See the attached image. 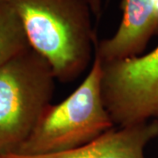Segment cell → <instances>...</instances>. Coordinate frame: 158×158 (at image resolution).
Listing matches in <instances>:
<instances>
[{
	"label": "cell",
	"instance_id": "ba28073f",
	"mask_svg": "<svg viewBox=\"0 0 158 158\" xmlns=\"http://www.w3.org/2000/svg\"><path fill=\"white\" fill-rule=\"evenodd\" d=\"M90 1L91 11L93 13V17L96 20H98L101 16L102 11V0H89Z\"/></svg>",
	"mask_w": 158,
	"mask_h": 158
},
{
	"label": "cell",
	"instance_id": "6da1fadb",
	"mask_svg": "<svg viewBox=\"0 0 158 158\" xmlns=\"http://www.w3.org/2000/svg\"><path fill=\"white\" fill-rule=\"evenodd\" d=\"M31 48L50 64L57 81L69 83L90 67L97 39L89 0H7Z\"/></svg>",
	"mask_w": 158,
	"mask_h": 158
},
{
	"label": "cell",
	"instance_id": "9c48e42d",
	"mask_svg": "<svg viewBox=\"0 0 158 158\" xmlns=\"http://www.w3.org/2000/svg\"><path fill=\"white\" fill-rule=\"evenodd\" d=\"M2 1H6V0H0V2H2Z\"/></svg>",
	"mask_w": 158,
	"mask_h": 158
},
{
	"label": "cell",
	"instance_id": "8992f818",
	"mask_svg": "<svg viewBox=\"0 0 158 158\" xmlns=\"http://www.w3.org/2000/svg\"><path fill=\"white\" fill-rule=\"evenodd\" d=\"M158 136V120L114 127L82 147L47 156L11 154L0 158H146L145 148Z\"/></svg>",
	"mask_w": 158,
	"mask_h": 158
},
{
	"label": "cell",
	"instance_id": "7a4b0ae2",
	"mask_svg": "<svg viewBox=\"0 0 158 158\" xmlns=\"http://www.w3.org/2000/svg\"><path fill=\"white\" fill-rule=\"evenodd\" d=\"M115 127L102 93V62L94 56L89 72L73 92L48 106L16 154L47 156L89 143Z\"/></svg>",
	"mask_w": 158,
	"mask_h": 158
},
{
	"label": "cell",
	"instance_id": "52a82bcc",
	"mask_svg": "<svg viewBox=\"0 0 158 158\" xmlns=\"http://www.w3.org/2000/svg\"><path fill=\"white\" fill-rule=\"evenodd\" d=\"M30 48L16 11L7 0L0 2V68Z\"/></svg>",
	"mask_w": 158,
	"mask_h": 158
},
{
	"label": "cell",
	"instance_id": "5b68a950",
	"mask_svg": "<svg viewBox=\"0 0 158 158\" xmlns=\"http://www.w3.org/2000/svg\"><path fill=\"white\" fill-rule=\"evenodd\" d=\"M121 9L117 31L95 45L94 56L102 63L139 56L158 32V0H122Z\"/></svg>",
	"mask_w": 158,
	"mask_h": 158
},
{
	"label": "cell",
	"instance_id": "3957f363",
	"mask_svg": "<svg viewBox=\"0 0 158 158\" xmlns=\"http://www.w3.org/2000/svg\"><path fill=\"white\" fill-rule=\"evenodd\" d=\"M50 64L30 48L0 68V156L16 154L55 91Z\"/></svg>",
	"mask_w": 158,
	"mask_h": 158
},
{
	"label": "cell",
	"instance_id": "277c9868",
	"mask_svg": "<svg viewBox=\"0 0 158 158\" xmlns=\"http://www.w3.org/2000/svg\"><path fill=\"white\" fill-rule=\"evenodd\" d=\"M102 93L116 127L158 120V46L142 56L102 63Z\"/></svg>",
	"mask_w": 158,
	"mask_h": 158
}]
</instances>
